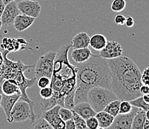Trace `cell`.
I'll list each match as a JSON object with an SVG mask.
<instances>
[{
  "label": "cell",
  "mask_w": 149,
  "mask_h": 129,
  "mask_svg": "<svg viewBox=\"0 0 149 129\" xmlns=\"http://www.w3.org/2000/svg\"><path fill=\"white\" fill-rule=\"evenodd\" d=\"M59 114L62 120H64L65 122L73 118L72 110L68 109L65 107H60L59 110Z\"/></svg>",
  "instance_id": "obj_29"
},
{
  "label": "cell",
  "mask_w": 149,
  "mask_h": 129,
  "mask_svg": "<svg viewBox=\"0 0 149 129\" xmlns=\"http://www.w3.org/2000/svg\"><path fill=\"white\" fill-rule=\"evenodd\" d=\"M1 100H2V93H0V104H1Z\"/></svg>",
  "instance_id": "obj_47"
},
{
  "label": "cell",
  "mask_w": 149,
  "mask_h": 129,
  "mask_svg": "<svg viewBox=\"0 0 149 129\" xmlns=\"http://www.w3.org/2000/svg\"><path fill=\"white\" fill-rule=\"evenodd\" d=\"M76 67L75 105L82 102H88L87 95L91 88L102 87L111 89V77L107 59L99 55H92L88 60L83 63L77 64Z\"/></svg>",
  "instance_id": "obj_2"
},
{
  "label": "cell",
  "mask_w": 149,
  "mask_h": 129,
  "mask_svg": "<svg viewBox=\"0 0 149 129\" xmlns=\"http://www.w3.org/2000/svg\"><path fill=\"white\" fill-rule=\"evenodd\" d=\"M5 5L3 3V2L0 0V18H1V17H2V13H3V11H4V9H5Z\"/></svg>",
  "instance_id": "obj_39"
},
{
  "label": "cell",
  "mask_w": 149,
  "mask_h": 129,
  "mask_svg": "<svg viewBox=\"0 0 149 129\" xmlns=\"http://www.w3.org/2000/svg\"><path fill=\"white\" fill-rule=\"evenodd\" d=\"M125 19L126 17L123 14H117L114 18V22L116 25H124L125 22Z\"/></svg>",
  "instance_id": "obj_34"
},
{
  "label": "cell",
  "mask_w": 149,
  "mask_h": 129,
  "mask_svg": "<svg viewBox=\"0 0 149 129\" xmlns=\"http://www.w3.org/2000/svg\"><path fill=\"white\" fill-rule=\"evenodd\" d=\"M74 95H75V91L69 93L66 95L64 98V107L68 109L73 110L75 103H74Z\"/></svg>",
  "instance_id": "obj_27"
},
{
  "label": "cell",
  "mask_w": 149,
  "mask_h": 129,
  "mask_svg": "<svg viewBox=\"0 0 149 129\" xmlns=\"http://www.w3.org/2000/svg\"><path fill=\"white\" fill-rule=\"evenodd\" d=\"M35 20H36V19L33 18V17L20 13L16 17L13 25L15 29L17 30V31L22 32V31L27 30L33 25V23L34 22Z\"/></svg>",
  "instance_id": "obj_16"
},
{
  "label": "cell",
  "mask_w": 149,
  "mask_h": 129,
  "mask_svg": "<svg viewBox=\"0 0 149 129\" xmlns=\"http://www.w3.org/2000/svg\"><path fill=\"white\" fill-rule=\"evenodd\" d=\"M8 51H3L2 55L4 58L3 66H2V75L0 77V82L5 79H12L14 74L19 70H27L29 68H33L35 65H25L21 60H18L17 62L10 60L7 57V55L8 54Z\"/></svg>",
  "instance_id": "obj_6"
},
{
  "label": "cell",
  "mask_w": 149,
  "mask_h": 129,
  "mask_svg": "<svg viewBox=\"0 0 149 129\" xmlns=\"http://www.w3.org/2000/svg\"><path fill=\"white\" fill-rule=\"evenodd\" d=\"M146 119L149 120V109L146 111Z\"/></svg>",
  "instance_id": "obj_44"
},
{
  "label": "cell",
  "mask_w": 149,
  "mask_h": 129,
  "mask_svg": "<svg viewBox=\"0 0 149 129\" xmlns=\"http://www.w3.org/2000/svg\"><path fill=\"white\" fill-rule=\"evenodd\" d=\"M37 79V85L40 88H46L51 85V79L47 77H42Z\"/></svg>",
  "instance_id": "obj_33"
},
{
  "label": "cell",
  "mask_w": 149,
  "mask_h": 129,
  "mask_svg": "<svg viewBox=\"0 0 149 129\" xmlns=\"http://www.w3.org/2000/svg\"><path fill=\"white\" fill-rule=\"evenodd\" d=\"M73 112V119H74V123H75L76 129H88L86 125V122L85 119L79 116V115L77 114L75 111L72 110Z\"/></svg>",
  "instance_id": "obj_26"
},
{
  "label": "cell",
  "mask_w": 149,
  "mask_h": 129,
  "mask_svg": "<svg viewBox=\"0 0 149 129\" xmlns=\"http://www.w3.org/2000/svg\"><path fill=\"white\" fill-rule=\"evenodd\" d=\"M2 27V21H1V19H0V30H1Z\"/></svg>",
  "instance_id": "obj_46"
},
{
  "label": "cell",
  "mask_w": 149,
  "mask_h": 129,
  "mask_svg": "<svg viewBox=\"0 0 149 129\" xmlns=\"http://www.w3.org/2000/svg\"><path fill=\"white\" fill-rule=\"evenodd\" d=\"M2 2H3L5 5H7V4L10 3V2H13V1H16V0H1Z\"/></svg>",
  "instance_id": "obj_42"
},
{
  "label": "cell",
  "mask_w": 149,
  "mask_h": 129,
  "mask_svg": "<svg viewBox=\"0 0 149 129\" xmlns=\"http://www.w3.org/2000/svg\"><path fill=\"white\" fill-rule=\"evenodd\" d=\"M28 45V43L22 37L10 38V37H4L2 39V43H1V48L4 51H8L10 52H17L20 51L21 49L26 48L23 45Z\"/></svg>",
  "instance_id": "obj_13"
},
{
  "label": "cell",
  "mask_w": 149,
  "mask_h": 129,
  "mask_svg": "<svg viewBox=\"0 0 149 129\" xmlns=\"http://www.w3.org/2000/svg\"><path fill=\"white\" fill-rule=\"evenodd\" d=\"M3 62H4V58L2 53L0 51V77L2 75V66H3Z\"/></svg>",
  "instance_id": "obj_38"
},
{
  "label": "cell",
  "mask_w": 149,
  "mask_h": 129,
  "mask_svg": "<svg viewBox=\"0 0 149 129\" xmlns=\"http://www.w3.org/2000/svg\"><path fill=\"white\" fill-rule=\"evenodd\" d=\"M139 91L142 95H149V85H142Z\"/></svg>",
  "instance_id": "obj_37"
},
{
  "label": "cell",
  "mask_w": 149,
  "mask_h": 129,
  "mask_svg": "<svg viewBox=\"0 0 149 129\" xmlns=\"http://www.w3.org/2000/svg\"><path fill=\"white\" fill-rule=\"evenodd\" d=\"M139 108L133 106L131 112L128 114H119L115 116L113 123L107 129H131L133 119Z\"/></svg>",
  "instance_id": "obj_8"
},
{
  "label": "cell",
  "mask_w": 149,
  "mask_h": 129,
  "mask_svg": "<svg viewBox=\"0 0 149 129\" xmlns=\"http://www.w3.org/2000/svg\"><path fill=\"white\" fill-rule=\"evenodd\" d=\"M0 93H2V82H0Z\"/></svg>",
  "instance_id": "obj_45"
},
{
  "label": "cell",
  "mask_w": 149,
  "mask_h": 129,
  "mask_svg": "<svg viewBox=\"0 0 149 129\" xmlns=\"http://www.w3.org/2000/svg\"><path fill=\"white\" fill-rule=\"evenodd\" d=\"M97 129H106V128H101V127H99Z\"/></svg>",
  "instance_id": "obj_48"
},
{
  "label": "cell",
  "mask_w": 149,
  "mask_h": 129,
  "mask_svg": "<svg viewBox=\"0 0 149 129\" xmlns=\"http://www.w3.org/2000/svg\"><path fill=\"white\" fill-rule=\"evenodd\" d=\"M146 119V111L139 108L133 119L131 129H143V125Z\"/></svg>",
  "instance_id": "obj_22"
},
{
  "label": "cell",
  "mask_w": 149,
  "mask_h": 129,
  "mask_svg": "<svg viewBox=\"0 0 149 129\" xmlns=\"http://www.w3.org/2000/svg\"><path fill=\"white\" fill-rule=\"evenodd\" d=\"M65 129H76L75 123L73 118L65 121Z\"/></svg>",
  "instance_id": "obj_35"
},
{
  "label": "cell",
  "mask_w": 149,
  "mask_h": 129,
  "mask_svg": "<svg viewBox=\"0 0 149 129\" xmlns=\"http://www.w3.org/2000/svg\"><path fill=\"white\" fill-rule=\"evenodd\" d=\"M95 117L98 121L99 126L106 129L112 124L113 119H114V117L112 115L105 111L97 112L95 115Z\"/></svg>",
  "instance_id": "obj_21"
},
{
  "label": "cell",
  "mask_w": 149,
  "mask_h": 129,
  "mask_svg": "<svg viewBox=\"0 0 149 129\" xmlns=\"http://www.w3.org/2000/svg\"><path fill=\"white\" fill-rule=\"evenodd\" d=\"M123 51V47L118 42L108 41L103 49L100 51L99 56L105 59H115L122 56Z\"/></svg>",
  "instance_id": "obj_12"
},
{
  "label": "cell",
  "mask_w": 149,
  "mask_h": 129,
  "mask_svg": "<svg viewBox=\"0 0 149 129\" xmlns=\"http://www.w3.org/2000/svg\"><path fill=\"white\" fill-rule=\"evenodd\" d=\"M126 2L125 0H113L112 2L111 8L113 12H121L125 8Z\"/></svg>",
  "instance_id": "obj_28"
},
{
  "label": "cell",
  "mask_w": 149,
  "mask_h": 129,
  "mask_svg": "<svg viewBox=\"0 0 149 129\" xmlns=\"http://www.w3.org/2000/svg\"><path fill=\"white\" fill-rule=\"evenodd\" d=\"M60 105H57L48 111H42L41 116H42L54 129H65V123L62 120L59 114Z\"/></svg>",
  "instance_id": "obj_9"
},
{
  "label": "cell",
  "mask_w": 149,
  "mask_h": 129,
  "mask_svg": "<svg viewBox=\"0 0 149 129\" xmlns=\"http://www.w3.org/2000/svg\"><path fill=\"white\" fill-rule=\"evenodd\" d=\"M133 106L130 103L129 101L127 100H121V103L120 105V111H119V114H128V113L131 112L132 110Z\"/></svg>",
  "instance_id": "obj_30"
},
{
  "label": "cell",
  "mask_w": 149,
  "mask_h": 129,
  "mask_svg": "<svg viewBox=\"0 0 149 129\" xmlns=\"http://www.w3.org/2000/svg\"><path fill=\"white\" fill-rule=\"evenodd\" d=\"M129 102L132 106L139 108L145 111H146L147 110L149 109V104L146 103V102L143 100V96H139V97H137V98L134 99V100H131V101H129Z\"/></svg>",
  "instance_id": "obj_25"
},
{
  "label": "cell",
  "mask_w": 149,
  "mask_h": 129,
  "mask_svg": "<svg viewBox=\"0 0 149 129\" xmlns=\"http://www.w3.org/2000/svg\"><path fill=\"white\" fill-rule=\"evenodd\" d=\"M88 102L96 112L103 111L107 105L118 97L111 89L94 87L91 88L87 95Z\"/></svg>",
  "instance_id": "obj_4"
},
{
  "label": "cell",
  "mask_w": 149,
  "mask_h": 129,
  "mask_svg": "<svg viewBox=\"0 0 149 129\" xmlns=\"http://www.w3.org/2000/svg\"><path fill=\"white\" fill-rule=\"evenodd\" d=\"M125 25H126V27H128V28H132L134 25V20L133 17H130V16L127 17L125 19Z\"/></svg>",
  "instance_id": "obj_36"
},
{
  "label": "cell",
  "mask_w": 149,
  "mask_h": 129,
  "mask_svg": "<svg viewBox=\"0 0 149 129\" xmlns=\"http://www.w3.org/2000/svg\"><path fill=\"white\" fill-rule=\"evenodd\" d=\"M19 10L22 14L37 18L42 10V7L37 1L35 0H20L17 2Z\"/></svg>",
  "instance_id": "obj_10"
},
{
  "label": "cell",
  "mask_w": 149,
  "mask_h": 129,
  "mask_svg": "<svg viewBox=\"0 0 149 129\" xmlns=\"http://www.w3.org/2000/svg\"><path fill=\"white\" fill-rule=\"evenodd\" d=\"M143 98L146 103L149 104V95H143Z\"/></svg>",
  "instance_id": "obj_41"
},
{
  "label": "cell",
  "mask_w": 149,
  "mask_h": 129,
  "mask_svg": "<svg viewBox=\"0 0 149 129\" xmlns=\"http://www.w3.org/2000/svg\"><path fill=\"white\" fill-rule=\"evenodd\" d=\"M120 103H121V100H119V99L113 100V101L107 105L103 111H106L107 113H108L111 115H112L113 117H115V116L119 114Z\"/></svg>",
  "instance_id": "obj_23"
},
{
  "label": "cell",
  "mask_w": 149,
  "mask_h": 129,
  "mask_svg": "<svg viewBox=\"0 0 149 129\" xmlns=\"http://www.w3.org/2000/svg\"><path fill=\"white\" fill-rule=\"evenodd\" d=\"M20 13H21L19 10L17 2L16 1L5 5L3 13L0 18L2 21V26L8 27L13 25L16 17Z\"/></svg>",
  "instance_id": "obj_11"
},
{
  "label": "cell",
  "mask_w": 149,
  "mask_h": 129,
  "mask_svg": "<svg viewBox=\"0 0 149 129\" xmlns=\"http://www.w3.org/2000/svg\"><path fill=\"white\" fill-rule=\"evenodd\" d=\"M109 66L111 88L120 100H131L143 96L140 93L142 73L134 61L128 56H120L107 59Z\"/></svg>",
  "instance_id": "obj_1"
},
{
  "label": "cell",
  "mask_w": 149,
  "mask_h": 129,
  "mask_svg": "<svg viewBox=\"0 0 149 129\" xmlns=\"http://www.w3.org/2000/svg\"><path fill=\"white\" fill-rule=\"evenodd\" d=\"M143 129H149V120L146 119L143 125Z\"/></svg>",
  "instance_id": "obj_40"
},
{
  "label": "cell",
  "mask_w": 149,
  "mask_h": 129,
  "mask_svg": "<svg viewBox=\"0 0 149 129\" xmlns=\"http://www.w3.org/2000/svg\"><path fill=\"white\" fill-rule=\"evenodd\" d=\"M107 39L104 35L100 33H96L90 37L89 45L95 51H101L103 49L107 43Z\"/></svg>",
  "instance_id": "obj_20"
},
{
  "label": "cell",
  "mask_w": 149,
  "mask_h": 129,
  "mask_svg": "<svg viewBox=\"0 0 149 129\" xmlns=\"http://www.w3.org/2000/svg\"><path fill=\"white\" fill-rule=\"evenodd\" d=\"M31 129H54L52 126L42 117L39 116L36 120L32 123Z\"/></svg>",
  "instance_id": "obj_24"
},
{
  "label": "cell",
  "mask_w": 149,
  "mask_h": 129,
  "mask_svg": "<svg viewBox=\"0 0 149 129\" xmlns=\"http://www.w3.org/2000/svg\"><path fill=\"white\" fill-rule=\"evenodd\" d=\"M143 74H146V75L149 76V67L147 68L144 70V72H143Z\"/></svg>",
  "instance_id": "obj_43"
},
{
  "label": "cell",
  "mask_w": 149,
  "mask_h": 129,
  "mask_svg": "<svg viewBox=\"0 0 149 129\" xmlns=\"http://www.w3.org/2000/svg\"><path fill=\"white\" fill-rule=\"evenodd\" d=\"M90 43V36L86 32H79L71 39L70 46L73 49L88 47Z\"/></svg>",
  "instance_id": "obj_18"
},
{
  "label": "cell",
  "mask_w": 149,
  "mask_h": 129,
  "mask_svg": "<svg viewBox=\"0 0 149 129\" xmlns=\"http://www.w3.org/2000/svg\"><path fill=\"white\" fill-rule=\"evenodd\" d=\"M20 96H21L20 93H15L13 95H5L2 93V100H1L0 106L3 108L4 112L6 115V119L8 123H13L10 116V113L15 103L19 100Z\"/></svg>",
  "instance_id": "obj_14"
},
{
  "label": "cell",
  "mask_w": 149,
  "mask_h": 129,
  "mask_svg": "<svg viewBox=\"0 0 149 129\" xmlns=\"http://www.w3.org/2000/svg\"><path fill=\"white\" fill-rule=\"evenodd\" d=\"M1 82L2 92L3 94L13 95L15 93H21L18 84L13 79H5Z\"/></svg>",
  "instance_id": "obj_19"
},
{
  "label": "cell",
  "mask_w": 149,
  "mask_h": 129,
  "mask_svg": "<svg viewBox=\"0 0 149 129\" xmlns=\"http://www.w3.org/2000/svg\"><path fill=\"white\" fill-rule=\"evenodd\" d=\"M12 122L21 123L27 119L32 120V114L28 103L19 100L15 103L10 113Z\"/></svg>",
  "instance_id": "obj_7"
},
{
  "label": "cell",
  "mask_w": 149,
  "mask_h": 129,
  "mask_svg": "<svg viewBox=\"0 0 149 129\" xmlns=\"http://www.w3.org/2000/svg\"><path fill=\"white\" fill-rule=\"evenodd\" d=\"M56 55V51H51L39 58L34 66L35 77L36 79L42 77H47L51 79Z\"/></svg>",
  "instance_id": "obj_5"
},
{
  "label": "cell",
  "mask_w": 149,
  "mask_h": 129,
  "mask_svg": "<svg viewBox=\"0 0 149 129\" xmlns=\"http://www.w3.org/2000/svg\"><path fill=\"white\" fill-rule=\"evenodd\" d=\"M73 111H75L77 114L85 120L91 116H95L97 114V112L93 109L91 105L89 104L88 102H82V103H77L74 105Z\"/></svg>",
  "instance_id": "obj_15"
},
{
  "label": "cell",
  "mask_w": 149,
  "mask_h": 129,
  "mask_svg": "<svg viewBox=\"0 0 149 129\" xmlns=\"http://www.w3.org/2000/svg\"><path fill=\"white\" fill-rule=\"evenodd\" d=\"M93 55L88 47L76 48L71 52V58L77 64L83 63L88 60Z\"/></svg>",
  "instance_id": "obj_17"
},
{
  "label": "cell",
  "mask_w": 149,
  "mask_h": 129,
  "mask_svg": "<svg viewBox=\"0 0 149 129\" xmlns=\"http://www.w3.org/2000/svg\"><path fill=\"white\" fill-rule=\"evenodd\" d=\"M53 93H54V91H53V89L51 88V87L48 86L46 87V88H40V94L42 99L51 98V96H53Z\"/></svg>",
  "instance_id": "obj_31"
},
{
  "label": "cell",
  "mask_w": 149,
  "mask_h": 129,
  "mask_svg": "<svg viewBox=\"0 0 149 129\" xmlns=\"http://www.w3.org/2000/svg\"><path fill=\"white\" fill-rule=\"evenodd\" d=\"M85 122H86V125H87L88 129H97L100 127L98 121L95 116H91V117L88 118L85 120Z\"/></svg>",
  "instance_id": "obj_32"
},
{
  "label": "cell",
  "mask_w": 149,
  "mask_h": 129,
  "mask_svg": "<svg viewBox=\"0 0 149 129\" xmlns=\"http://www.w3.org/2000/svg\"><path fill=\"white\" fill-rule=\"evenodd\" d=\"M70 44H66L56 51L50 87L55 96L64 101L65 96L76 90L77 67L68 60Z\"/></svg>",
  "instance_id": "obj_3"
}]
</instances>
